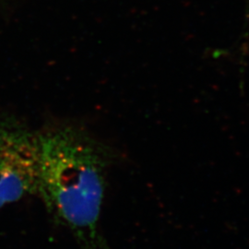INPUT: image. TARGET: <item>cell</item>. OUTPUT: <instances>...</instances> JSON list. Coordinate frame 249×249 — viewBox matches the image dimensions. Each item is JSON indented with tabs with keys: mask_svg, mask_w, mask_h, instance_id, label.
<instances>
[{
	"mask_svg": "<svg viewBox=\"0 0 249 249\" xmlns=\"http://www.w3.org/2000/svg\"><path fill=\"white\" fill-rule=\"evenodd\" d=\"M38 144L36 194L82 249H110L99 228L110 151L71 126L39 134Z\"/></svg>",
	"mask_w": 249,
	"mask_h": 249,
	"instance_id": "obj_1",
	"label": "cell"
},
{
	"mask_svg": "<svg viewBox=\"0 0 249 249\" xmlns=\"http://www.w3.org/2000/svg\"><path fill=\"white\" fill-rule=\"evenodd\" d=\"M38 135L0 116V209L37 193Z\"/></svg>",
	"mask_w": 249,
	"mask_h": 249,
	"instance_id": "obj_2",
	"label": "cell"
}]
</instances>
